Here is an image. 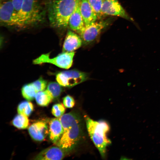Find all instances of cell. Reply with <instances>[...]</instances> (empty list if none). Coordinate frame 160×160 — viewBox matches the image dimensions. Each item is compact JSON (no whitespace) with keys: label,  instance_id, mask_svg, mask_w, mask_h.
Wrapping results in <instances>:
<instances>
[{"label":"cell","instance_id":"ac0fdd59","mask_svg":"<svg viewBox=\"0 0 160 160\" xmlns=\"http://www.w3.org/2000/svg\"><path fill=\"white\" fill-rule=\"evenodd\" d=\"M12 122V124L16 128L22 129L28 127L29 121L27 116L18 114L14 118Z\"/></svg>","mask_w":160,"mask_h":160},{"label":"cell","instance_id":"cb8c5ba5","mask_svg":"<svg viewBox=\"0 0 160 160\" xmlns=\"http://www.w3.org/2000/svg\"><path fill=\"white\" fill-rule=\"evenodd\" d=\"M63 103L65 107L68 108H73L75 104L74 99L69 95H66L63 98Z\"/></svg>","mask_w":160,"mask_h":160},{"label":"cell","instance_id":"ffe728a7","mask_svg":"<svg viewBox=\"0 0 160 160\" xmlns=\"http://www.w3.org/2000/svg\"><path fill=\"white\" fill-rule=\"evenodd\" d=\"M58 82H51L47 85V89L51 94L53 99H57L60 96L63 89Z\"/></svg>","mask_w":160,"mask_h":160},{"label":"cell","instance_id":"5bb4252c","mask_svg":"<svg viewBox=\"0 0 160 160\" xmlns=\"http://www.w3.org/2000/svg\"><path fill=\"white\" fill-rule=\"evenodd\" d=\"M80 1L70 17L68 25L73 31L79 34L85 28L79 7Z\"/></svg>","mask_w":160,"mask_h":160},{"label":"cell","instance_id":"9c48e42d","mask_svg":"<svg viewBox=\"0 0 160 160\" xmlns=\"http://www.w3.org/2000/svg\"><path fill=\"white\" fill-rule=\"evenodd\" d=\"M102 11L103 15L119 17L133 23L134 20L118 0H104Z\"/></svg>","mask_w":160,"mask_h":160},{"label":"cell","instance_id":"e0dca14e","mask_svg":"<svg viewBox=\"0 0 160 160\" xmlns=\"http://www.w3.org/2000/svg\"><path fill=\"white\" fill-rule=\"evenodd\" d=\"M38 92L32 83L24 85L21 89L22 96L28 101L33 100Z\"/></svg>","mask_w":160,"mask_h":160},{"label":"cell","instance_id":"7402d4cb","mask_svg":"<svg viewBox=\"0 0 160 160\" xmlns=\"http://www.w3.org/2000/svg\"><path fill=\"white\" fill-rule=\"evenodd\" d=\"M65 111V106L62 103H57L54 105L51 111L52 114L57 118H59L63 115Z\"/></svg>","mask_w":160,"mask_h":160},{"label":"cell","instance_id":"44dd1931","mask_svg":"<svg viewBox=\"0 0 160 160\" xmlns=\"http://www.w3.org/2000/svg\"><path fill=\"white\" fill-rule=\"evenodd\" d=\"M104 0H88L89 2L97 15L100 19L103 15L102 9Z\"/></svg>","mask_w":160,"mask_h":160},{"label":"cell","instance_id":"8fae6325","mask_svg":"<svg viewBox=\"0 0 160 160\" xmlns=\"http://www.w3.org/2000/svg\"><path fill=\"white\" fill-rule=\"evenodd\" d=\"M66 152L58 146L45 149L39 153L34 158L36 160H61L65 155Z\"/></svg>","mask_w":160,"mask_h":160},{"label":"cell","instance_id":"2e32d148","mask_svg":"<svg viewBox=\"0 0 160 160\" xmlns=\"http://www.w3.org/2000/svg\"><path fill=\"white\" fill-rule=\"evenodd\" d=\"M35 98L37 104L42 106L48 105L53 99L51 94L47 89L38 92Z\"/></svg>","mask_w":160,"mask_h":160},{"label":"cell","instance_id":"6da1fadb","mask_svg":"<svg viewBox=\"0 0 160 160\" xmlns=\"http://www.w3.org/2000/svg\"><path fill=\"white\" fill-rule=\"evenodd\" d=\"M59 118L63 126V132L56 144L66 152H69L75 148L80 140L82 132L81 118L77 113L71 112Z\"/></svg>","mask_w":160,"mask_h":160},{"label":"cell","instance_id":"ba28073f","mask_svg":"<svg viewBox=\"0 0 160 160\" xmlns=\"http://www.w3.org/2000/svg\"><path fill=\"white\" fill-rule=\"evenodd\" d=\"M109 20L95 22L87 27L79 34L83 44H87L94 41L98 36L102 30L109 24Z\"/></svg>","mask_w":160,"mask_h":160},{"label":"cell","instance_id":"484cf974","mask_svg":"<svg viewBox=\"0 0 160 160\" xmlns=\"http://www.w3.org/2000/svg\"></svg>","mask_w":160,"mask_h":160},{"label":"cell","instance_id":"30bf717a","mask_svg":"<svg viewBox=\"0 0 160 160\" xmlns=\"http://www.w3.org/2000/svg\"><path fill=\"white\" fill-rule=\"evenodd\" d=\"M82 43L79 35L72 31L68 30L63 44V52H73L79 48Z\"/></svg>","mask_w":160,"mask_h":160},{"label":"cell","instance_id":"5b68a950","mask_svg":"<svg viewBox=\"0 0 160 160\" xmlns=\"http://www.w3.org/2000/svg\"><path fill=\"white\" fill-rule=\"evenodd\" d=\"M75 54L74 51L63 52L55 57L52 58L49 57V53L43 54L34 60L33 63L35 64L49 63L61 68L68 69L72 65Z\"/></svg>","mask_w":160,"mask_h":160},{"label":"cell","instance_id":"d6986e66","mask_svg":"<svg viewBox=\"0 0 160 160\" xmlns=\"http://www.w3.org/2000/svg\"><path fill=\"white\" fill-rule=\"evenodd\" d=\"M33 109V104L28 101L21 102L17 107V111L18 114L25 115L29 116L32 113Z\"/></svg>","mask_w":160,"mask_h":160},{"label":"cell","instance_id":"4fadbf2b","mask_svg":"<svg viewBox=\"0 0 160 160\" xmlns=\"http://www.w3.org/2000/svg\"><path fill=\"white\" fill-rule=\"evenodd\" d=\"M28 131L32 138L38 141L43 140L49 133L47 125L42 121H38L32 124L29 127Z\"/></svg>","mask_w":160,"mask_h":160},{"label":"cell","instance_id":"3957f363","mask_svg":"<svg viewBox=\"0 0 160 160\" xmlns=\"http://www.w3.org/2000/svg\"><path fill=\"white\" fill-rule=\"evenodd\" d=\"M88 134L101 156L104 158L107 147L111 143L107 134L110 129L108 124L105 121H94L87 116H84Z\"/></svg>","mask_w":160,"mask_h":160},{"label":"cell","instance_id":"9a60e30c","mask_svg":"<svg viewBox=\"0 0 160 160\" xmlns=\"http://www.w3.org/2000/svg\"><path fill=\"white\" fill-rule=\"evenodd\" d=\"M63 132V129L59 118L52 119L49 122L48 134L50 140L56 144Z\"/></svg>","mask_w":160,"mask_h":160},{"label":"cell","instance_id":"603a6c76","mask_svg":"<svg viewBox=\"0 0 160 160\" xmlns=\"http://www.w3.org/2000/svg\"><path fill=\"white\" fill-rule=\"evenodd\" d=\"M32 83L39 92L44 90L47 86V82L42 78H40Z\"/></svg>","mask_w":160,"mask_h":160},{"label":"cell","instance_id":"277c9868","mask_svg":"<svg viewBox=\"0 0 160 160\" xmlns=\"http://www.w3.org/2000/svg\"><path fill=\"white\" fill-rule=\"evenodd\" d=\"M21 28L39 23L44 18V13L40 0H24L18 14Z\"/></svg>","mask_w":160,"mask_h":160},{"label":"cell","instance_id":"8992f818","mask_svg":"<svg viewBox=\"0 0 160 160\" xmlns=\"http://www.w3.org/2000/svg\"><path fill=\"white\" fill-rule=\"evenodd\" d=\"M88 75L86 73L72 70L61 71L56 76L57 82L62 86L72 87L87 80Z\"/></svg>","mask_w":160,"mask_h":160},{"label":"cell","instance_id":"d4e9b609","mask_svg":"<svg viewBox=\"0 0 160 160\" xmlns=\"http://www.w3.org/2000/svg\"><path fill=\"white\" fill-rule=\"evenodd\" d=\"M11 1L15 10L18 15L22 7L24 0H11Z\"/></svg>","mask_w":160,"mask_h":160},{"label":"cell","instance_id":"7a4b0ae2","mask_svg":"<svg viewBox=\"0 0 160 160\" xmlns=\"http://www.w3.org/2000/svg\"><path fill=\"white\" fill-rule=\"evenodd\" d=\"M80 0H53L47 5L48 16L50 25L56 28H66L70 17Z\"/></svg>","mask_w":160,"mask_h":160},{"label":"cell","instance_id":"52a82bcc","mask_svg":"<svg viewBox=\"0 0 160 160\" xmlns=\"http://www.w3.org/2000/svg\"><path fill=\"white\" fill-rule=\"evenodd\" d=\"M0 20L3 25L21 28L19 16L15 10L11 0L1 3Z\"/></svg>","mask_w":160,"mask_h":160},{"label":"cell","instance_id":"7c38bea8","mask_svg":"<svg viewBox=\"0 0 160 160\" xmlns=\"http://www.w3.org/2000/svg\"><path fill=\"white\" fill-rule=\"evenodd\" d=\"M79 7L85 27L96 21L98 19L97 16L88 0H80Z\"/></svg>","mask_w":160,"mask_h":160}]
</instances>
